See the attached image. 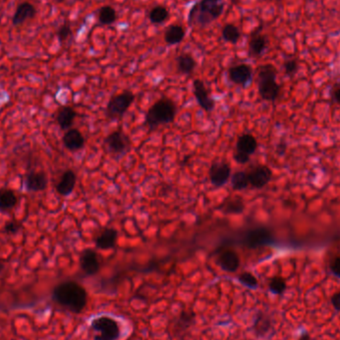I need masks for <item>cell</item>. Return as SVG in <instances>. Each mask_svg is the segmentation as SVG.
<instances>
[{
    "mask_svg": "<svg viewBox=\"0 0 340 340\" xmlns=\"http://www.w3.org/2000/svg\"><path fill=\"white\" fill-rule=\"evenodd\" d=\"M53 299L75 314L81 313L87 304V293L75 282H65L53 291Z\"/></svg>",
    "mask_w": 340,
    "mask_h": 340,
    "instance_id": "1",
    "label": "cell"
},
{
    "mask_svg": "<svg viewBox=\"0 0 340 340\" xmlns=\"http://www.w3.org/2000/svg\"><path fill=\"white\" fill-rule=\"evenodd\" d=\"M224 0H200L189 11L188 22L205 27L217 20L224 11Z\"/></svg>",
    "mask_w": 340,
    "mask_h": 340,
    "instance_id": "2",
    "label": "cell"
},
{
    "mask_svg": "<svg viewBox=\"0 0 340 340\" xmlns=\"http://www.w3.org/2000/svg\"><path fill=\"white\" fill-rule=\"evenodd\" d=\"M177 113L176 105L168 98H161L156 102L145 114V123L150 132L160 126L173 122Z\"/></svg>",
    "mask_w": 340,
    "mask_h": 340,
    "instance_id": "3",
    "label": "cell"
},
{
    "mask_svg": "<svg viewBox=\"0 0 340 340\" xmlns=\"http://www.w3.org/2000/svg\"><path fill=\"white\" fill-rule=\"evenodd\" d=\"M258 91L261 98L268 102L277 99L281 87L276 83V70L272 65H264L258 72Z\"/></svg>",
    "mask_w": 340,
    "mask_h": 340,
    "instance_id": "4",
    "label": "cell"
},
{
    "mask_svg": "<svg viewBox=\"0 0 340 340\" xmlns=\"http://www.w3.org/2000/svg\"><path fill=\"white\" fill-rule=\"evenodd\" d=\"M136 96L130 91H125L113 97L107 106L106 116L109 119H119L125 113L129 111L133 103L135 102Z\"/></svg>",
    "mask_w": 340,
    "mask_h": 340,
    "instance_id": "5",
    "label": "cell"
},
{
    "mask_svg": "<svg viewBox=\"0 0 340 340\" xmlns=\"http://www.w3.org/2000/svg\"><path fill=\"white\" fill-rule=\"evenodd\" d=\"M131 139L125 133L115 131L107 136L104 140V146L107 152L113 157H122L131 149Z\"/></svg>",
    "mask_w": 340,
    "mask_h": 340,
    "instance_id": "6",
    "label": "cell"
},
{
    "mask_svg": "<svg viewBox=\"0 0 340 340\" xmlns=\"http://www.w3.org/2000/svg\"><path fill=\"white\" fill-rule=\"evenodd\" d=\"M243 241L248 248L256 249L272 244L273 242V236L269 229L259 227L249 230L244 236Z\"/></svg>",
    "mask_w": 340,
    "mask_h": 340,
    "instance_id": "7",
    "label": "cell"
},
{
    "mask_svg": "<svg viewBox=\"0 0 340 340\" xmlns=\"http://www.w3.org/2000/svg\"><path fill=\"white\" fill-rule=\"evenodd\" d=\"M91 325L95 330L100 332V335L96 336V340H115L119 335L118 325L112 318H97Z\"/></svg>",
    "mask_w": 340,
    "mask_h": 340,
    "instance_id": "8",
    "label": "cell"
},
{
    "mask_svg": "<svg viewBox=\"0 0 340 340\" xmlns=\"http://www.w3.org/2000/svg\"><path fill=\"white\" fill-rule=\"evenodd\" d=\"M231 177V167L225 161H215L209 169L210 182L215 187H222Z\"/></svg>",
    "mask_w": 340,
    "mask_h": 340,
    "instance_id": "9",
    "label": "cell"
},
{
    "mask_svg": "<svg viewBox=\"0 0 340 340\" xmlns=\"http://www.w3.org/2000/svg\"><path fill=\"white\" fill-rule=\"evenodd\" d=\"M193 92L199 107L205 112H212L215 108V101L209 96L204 82L197 79L193 82Z\"/></svg>",
    "mask_w": 340,
    "mask_h": 340,
    "instance_id": "10",
    "label": "cell"
},
{
    "mask_svg": "<svg viewBox=\"0 0 340 340\" xmlns=\"http://www.w3.org/2000/svg\"><path fill=\"white\" fill-rule=\"evenodd\" d=\"M272 177V170L265 165L257 166L248 173L250 185H252L254 188L257 189L264 188L269 182L271 181Z\"/></svg>",
    "mask_w": 340,
    "mask_h": 340,
    "instance_id": "11",
    "label": "cell"
},
{
    "mask_svg": "<svg viewBox=\"0 0 340 340\" xmlns=\"http://www.w3.org/2000/svg\"><path fill=\"white\" fill-rule=\"evenodd\" d=\"M229 78L234 84L242 87H247L251 84L253 78V71L246 64L236 65L229 70Z\"/></svg>",
    "mask_w": 340,
    "mask_h": 340,
    "instance_id": "12",
    "label": "cell"
},
{
    "mask_svg": "<svg viewBox=\"0 0 340 340\" xmlns=\"http://www.w3.org/2000/svg\"><path fill=\"white\" fill-rule=\"evenodd\" d=\"M37 14V9L30 2H22L18 4L16 10L12 16V24L14 26H20L27 20L35 18Z\"/></svg>",
    "mask_w": 340,
    "mask_h": 340,
    "instance_id": "13",
    "label": "cell"
},
{
    "mask_svg": "<svg viewBox=\"0 0 340 340\" xmlns=\"http://www.w3.org/2000/svg\"><path fill=\"white\" fill-rule=\"evenodd\" d=\"M80 266L87 274H96L100 270V262L97 253L94 250H85L80 257Z\"/></svg>",
    "mask_w": 340,
    "mask_h": 340,
    "instance_id": "14",
    "label": "cell"
},
{
    "mask_svg": "<svg viewBox=\"0 0 340 340\" xmlns=\"http://www.w3.org/2000/svg\"><path fill=\"white\" fill-rule=\"evenodd\" d=\"M63 143L69 150L77 151L84 147L85 137L77 129H70L63 136Z\"/></svg>",
    "mask_w": 340,
    "mask_h": 340,
    "instance_id": "15",
    "label": "cell"
},
{
    "mask_svg": "<svg viewBox=\"0 0 340 340\" xmlns=\"http://www.w3.org/2000/svg\"><path fill=\"white\" fill-rule=\"evenodd\" d=\"M117 231L113 228L105 229L96 239V247L98 249L110 250L113 249L116 245L117 241Z\"/></svg>",
    "mask_w": 340,
    "mask_h": 340,
    "instance_id": "16",
    "label": "cell"
},
{
    "mask_svg": "<svg viewBox=\"0 0 340 340\" xmlns=\"http://www.w3.org/2000/svg\"><path fill=\"white\" fill-rule=\"evenodd\" d=\"M218 264L225 272H236L240 267V258L236 252L227 250L220 255Z\"/></svg>",
    "mask_w": 340,
    "mask_h": 340,
    "instance_id": "17",
    "label": "cell"
},
{
    "mask_svg": "<svg viewBox=\"0 0 340 340\" xmlns=\"http://www.w3.org/2000/svg\"><path fill=\"white\" fill-rule=\"evenodd\" d=\"M48 179L43 172H30L25 179V187L28 191L39 192L47 188Z\"/></svg>",
    "mask_w": 340,
    "mask_h": 340,
    "instance_id": "18",
    "label": "cell"
},
{
    "mask_svg": "<svg viewBox=\"0 0 340 340\" xmlns=\"http://www.w3.org/2000/svg\"><path fill=\"white\" fill-rule=\"evenodd\" d=\"M77 182V176L74 171L67 170L63 173L60 181L56 186L57 192L62 196H69L75 189Z\"/></svg>",
    "mask_w": 340,
    "mask_h": 340,
    "instance_id": "19",
    "label": "cell"
},
{
    "mask_svg": "<svg viewBox=\"0 0 340 340\" xmlns=\"http://www.w3.org/2000/svg\"><path fill=\"white\" fill-rule=\"evenodd\" d=\"M258 148V141L256 137L250 134L240 136L237 140L236 151L251 157Z\"/></svg>",
    "mask_w": 340,
    "mask_h": 340,
    "instance_id": "20",
    "label": "cell"
},
{
    "mask_svg": "<svg viewBox=\"0 0 340 340\" xmlns=\"http://www.w3.org/2000/svg\"><path fill=\"white\" fill-rule=\"evenodd\" d=\"M77 116L76 111L72 107H63L57 115V122L61 130L68 131L73 126V122Z\"/></svg>",
    "mask_w": 340,
    "mask_h": 340,
    "instance_id": "21",
    "label": "cell"
},
{
    "mask_svg": "<svg viewBox=\"0 0 340 340\" xmlns=\"http://www.w3.org/2000/svg\"><path fill=\"white\" fill-rule=\"evenodd\" d=\"M185 31L180 25H172L168 27L164 34V40L169 45H176L184 39Z\"/></svg>",
    "mask_w": 340,
    "mask_h": 340,
    "instance_id": "22",
    "label": "cell"
},
{
    "mask_svg": "<svg viewBox=\"0 0 340 340\" xmlns=\"http://www.w3.org/2000/svg\"><path fill=\"white\" fill-rule=\"evenodd\" d=\"M17 204V196L11 189L3 188L0 190V210H10Z\"/></svg>",
    "mask_w": 340,
    "mask_h": 340,
    "instance_id": "23",
    "label": "cell"
},
{
    "mask_svg": "<svg viewBox=\"0 0 340 340\" xmlns=\"http://www.w3.org/2000/svg\"><path fill=\"white\" fill-rule=\"evenodd\" d=\"M267 38L261 34H255L249 42V50L251 55L253 56H260L267 48Z\"/></svg>",
    "mask_w": 340,
    "mask_h": 340,
    "instance_id": "24",
    "label": "cell"
},
{
    "mask_svg": "<svg viewBox=\"0 0 340 340\" xmlns=\"http://www.w3.org/2000/svg\"><path fill=\"white\" fill-rule=\"evenodd\" d=\"M176 63L179 73L184 75L192 74L194 69L196 68V61L189 54H181L180 56H178L176 59Z\"/></svg>",
    "mask_w": 340,
    "mask_h": 340,
    "instance_id": "25",
    "label": "cell"
},
{
    "mask_svg": "<svg viewBox=\"0 0 340 340\" xmlns=\"http://www.w3.org/2000/svg\"><path fill=\"white\" fill-rule=\"evenodd\" d=\"M248 173L244 171H237L231 177V186L235 191H242L249 186Z\"/></svg>",
    "mask_w": 340,
    "mask_h": 340,
    "instance_id": "26",
    "label": "cell"
},
{
    "mask_svg": "<svg viewBox=\"0 0 340 340\" xmlns=\"http://www.w3.org/2000/svg\"><path fill=\"white\" fill-rule=\"evenodd\" d=\"M222 36L223 39L232 44H236L241 37V33L238 29L237 26H235L234 24H227L223 27L222 30Z\"/></svg>",
    "mask_w": 340,
    "mask_h": 340,
    "instance_id": "27",
    "label": "cell"
},
{
    "mask_svg": "<svg viewBox=\"0 0 340 340\" xmlns=\"http://www.w3.org/2000/svg\"><path fill=\"white\" fill-rule=\"evenodd\" d=\"M116 20V12L112 6H103L99 11V21L103 25H111Z\"/></svg>",
    "mask_w": 340,
    "mask_h": 340,
    "instance_id": "28",
    "label": "cell"
},
{
    "mask_svg": "<svg viewBox=\"0 0 340 340\" xmlns=\"http://www.w3.org/2000/svg\"><path fill=\"white\" fill-rule=\"evenodd\" d=\"M169 17L168 10L161 5H158L149 12V20L153 24H161Z\"/></svg>",
    "mask_w": 340,
    "mask_h": 340,
    "instance_id": "29",
    "label": "cell"
},
{
    "mask_svg": "<svg viewBox=\"0 0 340 340\" xmlns=\"http://www.w3.org/2000/svg\"><path fill=\"white\" fill-rule=\"evenodd\" d=\"M245 205L242 199L235 198L222 206V210L227 214H241L244 211Z\"/></svg>",
    "mask_w": 340,
    "mask_h": 340,
    "instance_id": "30",
    "label": "cell"
},
{
    "mask_svg": "<svg viewBox=\"0 0 340 340\" xmlns=\"http://www.w3.org/2000/svg\"><path fill=\"white\" fill-rule=\"evenodd\" d=\"M286 282L284 281V279L280 277V276H276V277H273L271 283H270V289L272 291L273 294H276V295H280L282 293L285 292L286 290Z\"/></svg>",
    "mask_w": 340,
    "mask_h": 340,
    "instance_id": "31",
    "label": "cell"
},
{
    "mask_svg": "<svg viewBox=\"0 0 340 340\" xmlns=\"http://www.w3.org/2000/svg\"><path fill=\"white\" fill-rule=\"evenodd\" d=\"M239 281L246 287L251 288V289H255L258 286V281L255 277V275H253L251 272H243L240 276H239Z\"/></svg>",
    "mask_w": 340,
    "mask_h": 340,
    "instance_id": "32",
    "label": "cell"
},
{
    "mask_svg": "<svg viewBox=\"0 0 340 340\" xmlns=\"http://www.w3.org/2000/svg\"><path fill=\"white\" fill-rule=\"evenodd\" d=\"M72 34V29L69 24H63L57 31V37L60 42H64L68 39L70 35Z\"/></svg>",
    "mask_w": 340,
    "mask_h": 340,
    "instance_id": "33",
    "label": "cell"
},
{
    "mask_svg": "<svg viewBox=\"0 0 340 340\" xmlns=\"http://www.w3.org/2000/svg\"><path fill=\"white\" fill-rule=\"evenodd\" d=\"M284 67H285V72H286L287 75L293 76V75H295L297 69H298V64H297V62L295 61V59H292V60L286 61Z\"/></svg>",
    "mask_w": 340,
    "mask_h": 340,
    "instance_id": "34",
    "label": "cell"
},
{
    "mask_svg": "<svg viewBox=\"0 0 340 340\" xmlns=\"http://www.w3.org/2000/svg\"><path fill=\"white\" fill-rule=\"evenodd\" d=\"M21 229V225L16 221H9L5 223L4 231L7 234H17Z\"/></svg>",
    "mask_w": 340,
    "mask_h": 340,
    "instance_id": "35",
    "label": "cell"
},
{
    "mask_svg": "<svg viewBox=\"0 0 340 340\" xmlns=\"http://www.w3.org/2000/svg\"><path fill=\"white\" fill-rule=\"evenodd\" d=\"M233 158L235 159V161L239 164H246L248 161L250 160L249 156H246L244 153H241V152H238L236 151L233 156Z\"/></svg>",
    "mask_w": 340,
    "mask_h": 340,
    "instance_id": "36",
    "label": "cell"
},
{
    "mask_svg": "<svg viewBox=\"0 0 340 340\" xmlns=\"http://www.w3.org/2000/svg\"><path fill=\"white\" fill-rule=\"evenodd\" d=\"M331 271L332 272L340 277V256L334 259V261L331 264Z\"/></svg>",
    "mask_w": 340,
    "mask_h": 340,
    "instance_id": "37",
    "label": "cell"
},
{
    "mask_svg": "<svg viewBox=\"0 0 340 340\" xmlns=\"http://www.w3.org/2000/svg\"><path fill=\"white\" fill-rule=\"evenodd\" d=\"M331 302H332V305L335 307V310L340 312V292L336 293L335 295L332 296Z\"/></svg>",
    "mask_w": 340,
    "mask_h": 340,
    "instance_id": "38",
    "label": "cell"
},
{
    "mask_svg": "<svg viewBox=\"0 0 340 340\" xmlns=\"http://www.w3.org/2000/svg\"><path fill=\"white\" fill-rule=\"evenodd\" d=\"M334 98H335L336 102H338L340 104V85L338 86V88L335 90V92H334Z\"/></svg>",
    "mask_w": 340,
    "mask_h": 340,
    "instance_id": "39",
    "label": "cell"
},
{
    "mask_svg": "<svg viewBox=\"0 0 340 340\" xmlns=\"http://www.w3.org/2000/svg\"><path fill=\"white\" fill-rule=\"evenodd\" d=\"M299 340H314V339H312V337H311L310 335H307V334H304V335H302V336L300 337V339Z\"/></svg>",
    "mask_w": 340,
    "mask_h": 340,
    "instance_id": "40",
    "label": "cell"
},
{
    "mask_svg": "<svg viewBox=\"0 0 340 340\" xmlns=\"http://www.w3.org/2000/svg\"><path fill=\"white\" fill-rule=\"evenodd\" d=\"M4 268H5V265H4V263L0 260V272L4 270Z\"/></svg>",
    "mask_w": 340,
    "mask_h": 340,
    "instance_id": "41",
    "label": "cell"
},
{
    "mask_svg": "<svg viewBox=\"0 0 340 340\" xmlns=\"http://www.w3.org/2000/svg\"><path fill=\"white\" fill-rule=\"evenodd\" d=\"M53 1H55V2H57V3H62V2H64L65 0H53Z\"/></svg>",
    "mask_w": 340,
    "mask_h": 340,
    "instance_id": "42",
    "label": "cell"
}]
</instances>
